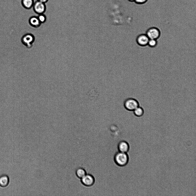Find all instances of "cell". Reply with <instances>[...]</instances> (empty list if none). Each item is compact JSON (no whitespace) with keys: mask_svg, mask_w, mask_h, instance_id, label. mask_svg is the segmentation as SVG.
<instances>
[{"mask_svg":"<svg viewBox=\"0 0 196 196\" xmlns=\"http://www.w3.org/2000/svg\"><path fill=\"white\" fill-rule=\"evenodd\" d=\"M9 182V178L6 175H3L0 176V186L3 187H6Z\"/></svg>","mask_w":196,"mask_h":196,"instance_id":"obj_10","label":"cell"},{"mask_svg":"<svg viewBox=\"0 0 196 196\" xmlns=\"http://www.w3.org/2000/svg\"><path fill=\"white\" fill-rule=\"evenodd\" d=\"M34 0H22V4L23 7L27 9L31 8L34 4Z\"/></svg>","mask_w":196,"mask_h":196,"instance_id":"obj_11","label":"cell"},{"mask_svg":"<svg viewBox=\"0 0 196 196\" xmlns=\"http://www.w3.org/2000/svg\"><path fill=\"white\" fill-rule=\"evenodd\" d=\"M149 38L145 34L139 35L136 37V42L137 44L141 46L144 47L148 46Z\"/></svg>","mask_w":196,"mask_h":196,"instance_id":"obj_6","label":"cell"},{"mask_svg":"<svg viewBox=\"0 0 196 196\" xmlns=\"http://www.w3.org/2000/svg\"><path fill=\"white\" fill-rule=\"evenodd\" d=\"M87 174L86 170L81 167L77 168L75 171V174L77 176L81 179Z\"/></svg>","mask_w":196,"mask_h":196,"instance_id":"obj_13","label":"cell"},{"mask_svg":"<svg viewBox=\"0 0 196 196\" xmlns=\"http://www.w3.org/2000/svg\"><path fill=\"white\" fill-rule=\"evenodd\" d=\"M144 109L140 106L136 108L133 111V113L135 116L137 117H142L144 114Z\"/></svg>","mask_w":196,"mask_h":196,"instance_id":"obj_12","label":"cell"},{"mask_svg":"<svg viewBox=\"0 0 196 196\" xmlns=\"http://www.w3.org/2000/svg\"><path fill=\"white\" fill-rule=\"evenodd\" d=\"M29 22L31 26L35 28L39 27L41 24L38 17L35 16L31 17L30 18Z\"/></svg>","mask_w":196,"mask_h":196,"instance_id":"obj_9","label":"cell"},{"mask_svg":"<svg viewBox=\"0 0 196 196\" xmlns=\"http://www.w3.org/2000/svg\"><path fill=\"white\" fill-rule=\"evenodd\" d=\"M123 105L127 111L133 112L136 108L140 106L139 102L135 98H129L125 100Z\"/></svg>","mask_w":196,"mask_h":196,"instance_id":"obj_2","label":"cell"},{"mask_svg":"<svg viewBox=\"0 0 196 196\" xmlns=\"http://www.w3.org/2000/svg\"><path fill=\"white\" fill-rule=\"evenodd\" d=\"M129 1L131 2H133V1H134L135 0H128Z\"/></svg>","mask_w":196,"mask_h":196,"instance_id":"obj_18","label":"cell"},{"mask_svg":"<svg viewBox=\"0 0 196 196\" xmlns=\"http://www.w3.org/2000/svg\"><path fill=\"white\" fill-rule=\"evenodd\" d=\"M80 179L81 183L84 186L87 187L92 186L95 182V179L94 176L92 174H86Z\"/></svg>","mask_w":196,"mask_h":196,"instance_id":"obj_4","label":"cell"},{"mask_svg":"<svg viewBox=\"0 0 196 196\" xmlns=\"http://www.w3.org/2000/svg\"><path fill=\"white\" fill-rule=\"evenodd\" d=\"M33 7L35 12L38 14L43 13L46 9L45 3L38 0L34 3Z\"/></svg>","mask_w":196,"mask_h":196,"instance_id":"obj_5","label":"cell"},{"mask_svg":"<svg viewBox=\"0 0 196 196\" xmlns=\"http://www.w3.org/2000/svg\"><path fill=\"white\" fill-rule=\"evenodd\" d=\"M34 40V37L32 34H28L23 36L21 41L24 45L30 48L32 46Z\"/></svg>","mask_w":196,"mask_h":196,"instance_id":"obj_7","label":"cell"},{"mask_svg":"<svg viewBox=\"0 0 196 196\" xmlns=\"http://www.w3.org/2000/svg\"><path fill=\"white\" fill-rule=\"evenodd\" d=\"M158 44L157 40L154 39H149L148 45L150 47L154 48L156 47Z\"/></svg>","mask_w":196,"mask_h":196,"instance_id":"obj_14","label":"cell"},{"mask_svg":"<svg viewBox=\"0 0 196 196\" xmlns=\"http://www.w3.org/2000/svg\"><path fill=\"white\" fill-rule=\"evenodd\" d=\"M117 148L119 151L127 153L129 150L130 146L127 141L122 140L119 143Z\"/></svg>","mask_w":196,"mask_h":196,"instance_id":"obj_8","label":"cell"},{"mask_svg":"<svg viewBox=\"0 0 196 196\" xmlns=\"http://www.w3.org/2000/svg\"><path fill=\"white\" fill-rule=\"evenodd\" d=\"M145 34L149 39L157 40L160 36L161 32L158 28L153 27L149 28L147 30Z\"/></svg>","mask_w":196,"mask_h":196,"instance_id":"obj_3","label":"cell"},{"mask_svg":"<svg viewBox=\"0 0 196 196\" xmlns=\"http://www.w3.org/2000/svg\"><path fill=\"white\" fill-rule=\"evenodd\" d=\"M148 0H135V2L137 4H143L145 3Z\"/></svg>","mask_w":196,"mask_h":196,"instance_id":"obj_16","label":"cell"},{"mask_svg":"<svg viewBox=\"0 0 196 196\" xmlns=\"http://www.w3.org/2000/svg\"><path fill=\"white\" fill-rule=\"evenodd\" d=\"M38 1L41 2L42 3H46L48 1V0H37Z\"/></svg>","mask_w":196,"mask_h":196,"instance_id":"obj_17","label":"cell"},{"mask_svg":"<svg viewBox=\"0 0 196 196\" xmlns=\"http://www.w3.org/2000/svg\"><path fill=\"white\" fill-rule=\"evenodd\" d=\"M114 160L115 163L119 166H124L128 163L129 158L127 153L118 151L114 155Z\"/></svg>","mask_w":196,"mask_h":196,"instance_id":"obj_1","label":"cell"},{"mask_svg":"<svg viewBox=\"0 0 196 196\" xmlns=\"http://www.w3.org/2000/svg\"><path fill=\"white\" fill-rule=\"evenodd\" d=\"M37 17L41 23H44L46 21V17L43 13L39 14Z\"/></svg>","mask_w":196,"mask_h":196,"instance_id":"obj_15","label":"cell"}]
</instances>
